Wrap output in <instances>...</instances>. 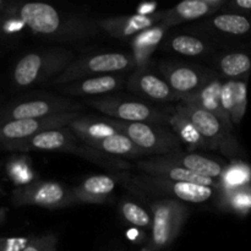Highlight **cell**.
Returning <instances> with one entry per match:
<instances>
[{
	"mask_svg": "<svg viewBox=\"0 0 251 251\" xmlns=\"http://www.w3.org/2000/svg\"><path fill=\"white\" fill-rule=\"evenodd\" d=\"M69 127L73 130V132L78 137V140H82L85 144L119 134L104 118L97 119V118H87L78 115L76 119L71 122Z\"/></svg>",
	"mask_w": 251,
	"mask_h": 251,
	"instance_id": "22",
	"label": "cell"
},
{
	"mask_svg": "<svg viewBox=\"0 0 251 251\" xmlns=\"http://www.w3.org/2000/svg\"><path fill=\"white\" fill-rule=\"evenodd\" d=\"M137 169L144 172V174L158 178L169 179L173 181H181V183H191L196 185L207 186V188H220V179L207 178V176H199L179 164L168 161L164 156H157L153 158L144 159L137 162Z\"/></svg>",
	"mask_w": 251,
	"mask_h": 251,
	"instance_id": "9",
	"label": "cell"
},
{
	"mask_svg": "<svg viewBox=\"0 0 251 251\" xmlns=\"http://www.w3.org/2000/svg\"><path fill=\"white\" fill-rule=\"evenodd\" d=\"M222 4L223 1L217 0H186L176 5L164 14L163 24L166 27H169L180 22L200 19L216 11Z\"/></svg>",
	"mask_w": 251,
	"mask_h": 251,
	"instance_id": "18",
	"label": "cell"
},
{
	"mask_svg": "<svg viewBox=\"0 0 251 251\" xmlns=\"http://www.w3.org/2000/svg\"><path fill=\"white\" fill-rule=\"evenodd\" d=\"M55 247L56 238L53 235V237H44L31 243L22 251H55Z\"/></svg>",
	"mask_w": 251,
	"mask_h": 251,
	"instance_id": "29",
	"label": "cell"
},
{
	"mask_svg": "<svg viewBox=\"0 0 251 251\" xmlns=\"http://www.w3.org/2000/svg\"><path fill=\"white\" fill-rule=\"evenodd\" d=\"M27 201L32 205L47 208H64L77 203L73 189L54 181L39 183L34 185L26 195Z\"/></svg>",
	"mask_w": 251,
	"mask_h": 251,
	"instance_id": "14",
	"label": "cell"
},
{
	"mask_svg": "<svg viewBox=\"0 0 251 251\" xmlns=\"http://www.w3.org/2000/svg\"><path fill=\"white\" fill-rule=\"evenodd\" d=\"M122 213L123 217L130 222L131 225L140 228H150L152 227V220L150 213L141 207L139 203L132 202V201H123L122 203Z\"/></svg>",
	"mask_w": 251,
	"mask_h": 251,
	"instance_id": "27",
	"label": "cell"
},
{
	"mask_svg": "<svg viewBox=\"0 0 251 251\" xmlns=\"http://www.w3.org/2000/svg\"><path fill=\"white\" fill-rule=\"evenodd\" d=\"M135 65V59L129 54L100 53L74 60L60 75L53 78V85H68L74 81L93 76L110 75L118 71L129 70Z\"/></svg>",
	"mask_w": 251,
	"mask_h": 251,
	"instance_id": "5",
	"label": "cell"
},
{
	"mask_svg": "<svg viewBox=\"0 0 251 251\" xmlns=\"http://www.w3.org/2000/svg\"><path fill=\"white\" fill-rule=\"evenodd\" d=\"M115 185L117 180L113 176H92L73 188V193L77 203H102L112 195Z\"/></svg>",
	"mask_w": 251,
	"mask_h": 251,
	"instance_id": "19",
	"label": "cell"
},
{
	"mask_svg": "<svg viewBox=\"0 0 251 251\" xmlns=\"http://www.w3.org/2000/svg\"><path fill=\"white\" fill-rule=\"evenodd\" d=\"M249 179V173L245 168H234L230 171L228 174V180L233 184V185L244 186L243 184Z\"/></svg>",
	"mask_w": 251,
	"mask_h": 251,
	"instance_id": "31",
	"label": "cell"
},
{
	"mask_svg": "<svg viewBox=\"0 0 251 251\" xmlns=\"http://www.w3.org/2000/svg\"><path fill=\"white\" fill-rule=\"evenodd\" d=\"M220 68L227 77H240L250 71L251 59L244 53H230L222 56Z\"/></svg>",
	"mask_w": 251,
	"mask_h": 251,
	"instance_id": "26",
	"label": "cell"
},
{
	"mask_svg": "<svg viewBox=\"0 0 251 251\" xmlns=\"http://www.w3.org/2000/svg\"><path fill=\"white\" fill-rule=\"evenodd\" d=\"M21 21L53 41H80L98 33V21L61 11L44 2H28L20 9Z\"/></svg>",
	"mask_w": 251,
	"mask_h": 251,
	"instance_id": "1",
	"label": "cell"
},
{
	"mask_svg": "<svg viewBox=\"0 0 251 251\" xmlns=\"http://www.w3.org/2000/svg\"><path fill=\"white\" fill-rule=\"evenodd\" d=\"M87 146L97 150V151L107 153L109 156H119V157H135L149 156L145 151H142L140 147H137L129 137L124 136L122 134L113 135V136L104 137V139L97 140V141L87 142Z\"/></svg>",
	"mask_w": 251,
	"mask_h": 251,
	"instance_id": "23",
	"label": "cell"
},
{
	"mask_svg": "<svg viewBox=\"0 0 251 251\" xmlns=\"http://www.w3.org/2000/svg\"><path fill=\"white\" fill-rule=\"evenodd\" d=\"M104 119L119 134L129 137L137 147L147 154H166L180 152V142L178 137L167 127L149 123H129L104 117Z\"/></svg>",
	"mask_w": 251,
	"mask_h": 251,
	"instance_id": "3",
	"label": "cell"
},
{
	"mask_svg": "<svg viewBox=\"0 0 251 251\" xmlns=\"http://www.w3.org/2000/svg\"><path fill=\"white\" fill-rule=\"evenodd\" d=\"M173 109L193 123L199 134L207 142L208 149H221L227 154L235 153L238 146L230 136L232 130L228 129L220 118L198 105L181 103Z\"/></svg>",
	"mask_w": 251,
	"mask_h": 251,
	"instance_id": "8",
	"label": "cell"
},
{
	"mask_svg": "<svg viewBox=\"0 0 251 251\" xmlns=\"http://www.w3.org/2000/svg\"><path fill=\"white\" fill-rule=\"evenodd\" d=\"M81 109L77 102L63 97H51L47 100H29L14 108L11 115L14 120L42 119L63 113H74Z\"/></svg>",
	"mask_w": 251,
	"mask_h": 251,
	"instance_id": "10",
	"label": "cell"
},
{
	"mask_svg": "<svg viewBox=\"0 0 251 251\" xmlns=\"http://www.w3.org/2000/svg\"><path fill=\"white\" fill-rule=\"evenodd\" d=\"M73 59L74 54L63 48L27 54L16 65L15 81L25 87L37 81L55 78L73 63Z\"/></svg>",
	"mask_w": 251,
	"mask_h": 251,
	"instance_id": "4",
	"label": "cell"
},
{
	"mask_svg": "<svg viewBox=\"0 0 251 251\" xmlns=\"http://www.w3.org/2000/svg\"><path fill=\"white\" fill-rule=\"evenodd\" d=\"M212 24L218 31L228 34H245L250 31L251 24L247 17L237 14H222L212 20Z\"/></svg>",
	"mask_w": 251,
	"mask_h": 251,
	"instance_id": "25",
	"label": "cell"
},
{
	"mask_svg": "<svg viewBox=\"0 0 251 251\" xmlns=\"http://www.w3.org/2000/svg\"><path fill=\"white\" fill-rule=\"evenodd\" d=\"M222 87L223 83L218 78H211L201 90L193 95L183 96L181 97V103L184 104L198 105L207 112L212 113L216 117L220 118L229 130H232L233 123L230 122L229 117L225 112L221 102V96H222Z\"/></svg>",
	"mask_w": 251,
	"mask_h": 251,
	"instance_id": "15",
	"label": "cell"
},
{
	"mask_svg": "<svg viewBox=\"0 0 251 251\" xmlns=\"http://www.w3.org/2000/svg\"><path fill=\"white\" fill-rule=\"evenodd\" d=\"M163 32L164 29L161 28V27H156V28H152L150 29V31L142 32V36L146 37V39H141L137 37V39L135 41V44H136L139 48H141V47H146L147 44L154 46V44H157V42L162 38Z\"/></svg>",
	"mask_w": 251,
	"mask_h": 251,
	"instance_id": "30",
	"label": "cell"
},
{
	"mask_svg": "<svg viewBox=\"0 0 251 251\" xmlns=\"http://www.w3.org/2000/svg\"><path fill=\"white\" fill-rule=\"evenodd\" d=\"M221 102L230 122L239 125L248 104L247 80H230L223 83Z\"/></svg>",
	"mask_w": 251,
	"mask_h": 251,
	"instance_id": "20",
	"label": "cell"
},
{
	"mask_svg": "<svg viewBox=\"0 0 251 251\" xmlns=\"http://www.w3.org/2000/svg\"><path fill=\"white\" fill-rule=\"evenodd\" d=\"M168 124L171 125L174 135L191 149H208L207 142L199 134L193 123L172 108L168 110Z\"/></svg>",
	"mask_w": 251,
	"mask_h": 251,
	"instance_id": "24",
	"label": "cell"
},
{
	"mask_svg": "<svg viewBox=\"0 0 251 251\" xmlns=\"http://www.w3.org/2000/svg\"><path fill=\"white\" fill-rule=\"evenodd\" d=\"M130 90L145 98L157 100V102H172L181 100V96L172 90L171 86L154 74L146 69H139L130 76L127 81Z\"/></svg>",
	"mask_w": 251,
	"mask_h": 251,
	"instance_id": "11",
	"label": "cell"
},
{
	"mask_svg": "<svg viewBox=\"0 0 251 251\" xmlns=\"http://www.w3.org/2000/svg\"><path fill=\"white\" fill-rule=\"evenodd\" d=\"M124 78L120 75H100L93 77L82 78L68 83L64 88H60L64 95L74 97H88V96H100L122 87Z\"/></svg>",
	"mask_w": 251,
	"mask_h": 251,
	"instance_id": "17",
	"label": "cell"
},
{
	"mask_svg": "<svg viewBox=\"0 0 251 251\" xmlns=\"http://www.w3.org/2000/svg\"><path fill=\"white\" fill-rule=\"evenodd\" d=\"M29 147L42 151L70 152L82 156L86 146L78 145V137L69 126L46 130L29 137Z\"/></svg>",
	"mask_w": 251,
	"mask_h": 251,
	"instance_id": "12",
	"label": "cell"
},
{
	"mask_svg": "<svg viewBox=\"0 0 251 251\" xmlns=\"http://www.w3.org/2000/svg\"><path fill=\"white\" fill-rule=\"evenodd\" d=\"M162 73L166 82L181 97L198 92L211 80L205 71L186 65L167 66L162 69Z\"/></svg>",
	"mask_w": 251,
	"mask_h": 251,
	"instance_id": "13",
	"label": "cell"
},
{
	"mask_svg": "<svg viewBox=\"0 0 251 251\" xmlns=\"http://www.w3.org/2000/svg\"><path fill=\"white\" fill-rule=\"evenodd\" d=\"M24 25V22H20V24H15V22H10V24L6 25V29L7 31H17L20 27Z\"/></svg>",
	"mask_w": 251,
	"mask_h": 251,
	"instance_id": "33",
	"label": "cell"
},
{
	"mask_svg": "<svg viewBox=\"0 0 251 251\" xmlns=\"http://www.w3.org/2000/svg\"><path fill=\"white\" fill-rule=\"evenodd\" d=\"M168 161L179 164L199 176H207V178L221 179L226 173V169L220 162L215 159L207 158L205 156L196 153H184L183 151L176 152V153L166 154Z\"/></svg>",
	"mask_w": 251,
	"mask_h": 251,
	"instance_id": "21",
	"label": "cell"
},
{
	"mask_svg": "<svg viewBox=\"0 0 251 251\" xmlns=\"http://www.w3.org/2000/svg\"><path fill=\"white\" fill-rule=\"evenodd\" d=\"M172 49L183 55L196 56L206 50V44L201 39L193 36H176L172 38Z\"/></svg>",
	"mask_w": 251,
	"mask_h": 251,
	"instance_id": "28",
	"label": "cell"
},
{
	"mask_svg": "<svg viewBox=\"0 0 251 251\" xmlns=\"http://www.w3.org/2000/svg\"><path fill=\"white\" fill-rule=\"evenodd\" d=\"M88 105L103 113L112 119L129 123H149V124H164L168 123V113L154 109L153 107L137 100H129L125 98L107 97L92 98L86 100Z\"/></svg>",
	"mask_w": 251,
	"mask_h": 251,
	"instance_id": "7",
	"label": "cell"
},
{
	"mask_svg": "<svg viewBox=\"0 0 251 251\" xmlns=\"http://www.w3.org/2000/svg\"><path fill=\"white\" fill-rule=\"evenodd\" d=\"M152 237L150 247L153 251L172 245L186 221L188 211L181 201L161 199L151 205Z\"/></svg>",
	"mask_w": 251,
	"mask_h": 251,
	"instance_id": "6",
	"label": "cell"
},
{
	"mask_svg": "<svg viewBox=\"0 0 251 251\" xmlns=\"http://www.w3.org/2000/svg\"><path fill=\"white\" fill-rule=\"evenodd\" d=\"M232 5L243 10H251V0H235L232 1Z\"/></svg>",
	"mask_w": 251,
	"mask_h": 251,
	"instance_id": "32",
	"label": "cell"
},
{
	"mask_svg": "<svg viewBox=\"0 0 251 251\" xmlns=\"http://www.w3.org/2000/svg\"><path fill=\"white\" fill-rule=\"evenodd\" d=\"M158 15H129V16L103 19L98 21V26L112 37L126 38L147 31L158 21Z\"/></svg>",
	"mask_w": 251,
	"mask_h": 251,
	"instance_id": "16",
	"label": "cell"
},
{
	"mask_svg": "<svg viewBox=\"0 0 251 251\" xmlns=\"http://www.w3.org/2000/svg\"><path fill=\"white\" fill-rule=\"evenodd\" d=\"M120 180L130 190L154 196H166L164 199L181 201V202L203 203L212 199L215 194L213 189L207 186L173 181L158 176H147V174H140V176L122 174Z\"/></svg>",
	"mask_w": 251,
	"mask_h": 251,
	"instance_id": "2",
	"label": "cell"
}]
</instances>
